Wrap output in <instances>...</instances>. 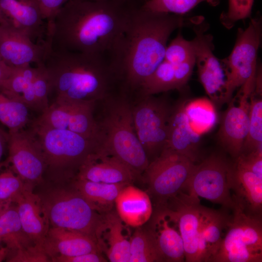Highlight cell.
Listing matches in <instances>:
<instances>
[{"mask_svg":"<svg viewBox=\"0 0 262 262\" xmlns=\"http://www.w3.org/2000/svg\"><path fill=\"white\" fill-rule=\"evenodd\" d=\"M39 196L49 227L75 230L96 242L103 213L96 211L75 189L54 188Z\"/></svg>","mask_w":262,"mask_h":262,"instance_id":"6","label":"cell"},{"mask_svg":"<svg viewBox=\"0 0 262 262\" xmlns=\"http://www.w3.org/2000/svg\"><path fill=\"white\" fill-rule=\"evenodd\" d=\"M230 189L236 199L247 212L262 215V179L235 162L233 163Z\"/></svg>","mask_w":262,"mask_h":262,"instance_id":"29","label":"cell"},{"mask_svg":"<svg viewBox=\"0 0 262 262\" xmlns=\"http://www.w3.org/2000/svg\"><path fill=\"white\" fill-rule=\"evenodd\" d=\"M49 49L46 41L35 42L9 26H0V57L11 67L44 63Z\"/></svg>","mask_w":262,"mask_h":262,"instance_id":"18","label":"cell"},{"mask_svg":"<svg viewBox=\"0 0 262 262\" xmlns=\"http://www.w3.org/2000/svg\"><path fill=\"white\" fill-rule=\"evenodd\" d=\"M128 183H106L74 178L73 187L100 213L113 210L121 190Z\"/></svg>","mask_w":262,"mask_h":262,"instance_id":"30","label":"cell"},{"mask_svg":"<svg viewBox=\"0 0 262 262\" xmlns=\"http://www.w3.org/2000/svg\"><path fill=\"white\" fill-rule=\"evenodd\" d=\"M8 161L14 171L26 183L33 186L40 182L46 164L39 142L33 132L22 130L9 132Z\"/></svg>","mask_w":262,"mask_h":262,"instance_id":"16","label":"cell"},{"mask_svg":"<svg viewBox=\"0 0 262 262\" xmlns=\"http://www.w3.org/2000/svg\"><path fill=\"white\" fill-rule=\"evenodd\" d=\"M232 217L212 262H262L261 216L244 209L233 197Z\"/></svg>","mask_w":262,"mask_h":262,"instance_id":"7","label":"cell"},{"mask_svg":"<svg viewBox=\"0 0 262 262\" xmlns=\"http://www.w3.org/2000/svg\"><path fill=\"white\" fill-rule=\"evenodd\" d=\"M2 61H3L2 60V59H1V57H0V62H2Z\"/></svg>","mask_w":262,"mask_h":262,"instance_id":"48","label":"cell"},{"mask_svg":"<svg viewBox=\"0 0 262 262\" xmlns=\"http://www.w3.org/2000/svg\"><path fill=\"white\" fill-rule=\"evenodd\" d=\"M49 260L43 249L35 245L17 250L12 253L8 259V262H46Z\"/></svg>","mask_w":262,"mask_h":262,"instance_id":"40","label":"cell"},{"mask_svg":"<svg viewBox=\"0 0 262 262\" xmlns=\"http://www.w3.org/2000/svg\"><path fill=\"white\" fill-rule=\"evenodd\" d=\"M32 186L26 183L17 174L8 170L0 173V204L7 205L16 198L27 187Z\"/></svg>","mask_w":262,"mask_h":262,"instance_id":"38","label":"cell"},{"mask_svg":"<svg viewBox=\"0 0 262 262\" xmlns=\"http://www.w3.org/2000/svg\"><path fill=\"white\" fill-rule=\"evenodd\" d=\"M204 99L186 102L185 110L192 128L198 133L212 128L216 121L213 108Z\"/></svg>","mask_w":262,"mask_h":262,"instance_id":"35","label":"cell"},{"mask_svg":"<svg viewBox=\"0 0 262 262\" xmlns=\"http://www.w3.org/2000/svg\"><path fill=\"white\" fill-rule=\"evenodd\" d=\"M165 206L171 209L177 221L183 243L185 261L198 262L199 224L203 207L198 197L180 192Z\"/></svg>","mask_w":262,"mask_h":262,"instance_id":"17","label":"cell"},{"mask_svg":"<svg viewBox=\"0 0 262 262\" xmlns=\"http://www.w3.org/2000/svg\"><path fill=\"white\" fill-rule=\"evenodd\" d=\"M192 25L196 36L192 41L200 81L213 101L226 102V76L221 60L213 54V37L205 33L207 25L201 17H196Z\"/></svg>","mask_w":262,"mask_h":262,"instance_id":"13","label":"cell"},{"mask_svg":"<svg viewBox=\"0 0 262 262\" xmlns=\"http://www.w3.org/2000/svg\"><path fill=\"white\" fill-rule=\"evenodd\" d=\"M157 208L147 229L155 242L163 262H184L183 243L172 211L166 206Z\"/></svg>","mask_w":262,"mask_h":262,"instance_id":"21","label":"cell"},{"mask_svg":"<svg viewBox=\"0 0 262 262\" xmlns=\"http://www.w3.org/2000/svg\"><path fill=\"white\" fill-rule=\"evenodd\" d=\"M235 162L262 179V149L249 153L240 154L235 159Z\"/></svg>","mask_w":262,"mask_h":262,"instance_id":"41","label":"cell"},{"mask_svg":"<svg viewBox=\"0 0 262 262\" xmlns=\"http://www.w3.org/2000/svg\"><path fill=\"white\" fill-rule=\"evenodd\" d=\"M96 103L56 97L33 125L70 131L99 142V128L94 116Z\"/></svg>","mask_w":262,"mask_h":262,"instance_id":"12","label":"cell"},{"mask_svg":"<svg viewBox=\"0 0 262 262\" xmlns=\"http://www.w3.org/2000/svg\"><path fill=\"white\" fill-rule=\"evenodd\" d=\"M115 205L122 221L132 227L143 226L149 220L152 214V203L149 195L131 184L121 190Z\"/></svg>","mask_w":262,"mask_h":262,"instance_id":"27","label":"cell"},{"mask_svg":"<svg viewBox=\"0 0 262 262\" xmlns=\"http://www.w3.org/2000/svg\"><path fill=\"white\" fill-rule=\"evenodd\" d=\"M136 5L131 0H69L47 28L45 41L53 50L109 59Z\"/></svg>","mask_w":262,"mask_h":262,"instance_id":"2","label":"cell"},{"mask_svg":"<svg viewBox=\"0 0 262 262\" xmlns=\"http://www.w3.org/2000/svg\"><path fill=\"white\" fill-rule=\"evenodd\" d=\"M262 18L251 19L245 30L239 28L234 46L229 55L221 60L226 76V102L232 98L235 90L254 73L262 37Z\"/></svg>","mask_w":262,"mask_h":262,"instance_id":"10","label":"cell"},{"mask_svg":"<svg viewBox=\"0 0 262 262\" xmlns=\"http://www.w3.org/2000/svg\"><path fill=\"white\" fill-rule=\"evenodd\" d=\"M12 253L34 245L24 231L16 206L0 209V242Z\"/></svg>","mask_w":262,"mask_h":262,"instance_id":"31","label":"cell"},{"mask_svg":"<svg viewBox=\"0 0 262 262\" xmlns=\"http://www.w3.org/2000/svg\"><path fill=\"white\" fill-rule=\"evenodd\" d=\"M195 60L192 41L186 40L179 33L167 45L164 60L174 65H179Z\"/></svg>","mask_w":262,"mask_h":262,"instance_id":"37","label":"cell"},{"mask_svg":"<svg viewBox=\"0 0 262 262\" xmlns=\"http://www.w3.org/2000/svg\"><path fill=\"white\" fill-rule=\"evenodd\" d=\"M254 0H229L227 11L221 14V23L227 29L231 28L236 22L251 16Z\"/></svg>","mask_w":262,"mask_h":262,"instance_id":"39","label":"cell"},{"mask_svg":"<svg viewBox=\"0 0 262 262\" xmlns=\"http://www.w3.org/2000/svg\"><path fill=\"white\" fill-rule=\"evenodd\" d=\"M44 64L57 98L97 102L118 90L110 61L103 56L50 49Z\"/></svg>","mask_w":262,"mask_h":262,"instance_id":"3","label":"cell"},{"mask_svg":"<svg viewBox=\"0 0 262 262\" xmlns=\"http://www.w3.org/2000/svg\"><path fill=\"white\" fill-rule=\"evenodd\" d=\"M32 131L43 153L45 173L55 176L70 177L75 173L76 175L82 164L99 145L97 140L68 130L33 125Z\"/></svg>","mask_w":262,"mask_h":262,"instance_id":"5","label":"cell"},{"mask_svg":"<svg viewBox=\"0 0 262 262\" xmlns=\"http://www.w3.org/2000/svg\"><path fill=\"white\" fill-rule=\"evenodd\" d=\"M42 249L50 260L59 256L100 252L96 242L89 236L75 230L53 227L49 228Z\"/></svg>","mask_w":262,"mask_h":262,"instance_id":"24","label":"cell"},{"mask_svg":"<svg viewBox=\"0 0 262 262\" xmlns=\"http://www.w3.org/2000/svg\"><path fill=\"white\" fill-rule=\"evenodd\" d=\"M186 101L173 105L167 145L168 147L187 157L195 163L199 160V134L192 128L185 110Z\"/></svg>","mask_w":262,"mask_h":262,"instance_id":"23","label":"cell"},{"mask_svg":"<svg viewBox=\"0 0 262 262\" xmlns=\"http://www.w3.org/2000/svg\"><path fill=\"white\" fill-rule=\"evenodd\" d=\"M100 119L97 120L99 144L126 164L136 176L143 174L149 161L136 135L131 98L120 91L100 100Z\"/></svg>","mask_w":262,"mask_h":262,"instance_id":"4","label":"cell"},{"mask_svg":"<svg viewBox=\"0 0 262 262\" xmlns=\"http://www.w3.org/2000/svg\"><path fill=\"white\" fill-rule=\"evenodd\" d=\"M260 96L262 93L253 89L250 97L248 131L240 154L262 149V100Z\"/></svg>","mask_w":262,"mask_h":262,"instance_id":"32","label":"cell"},{"mask_svg":"<svg viewBox=\"0 0 262 262\" xmlns=\"http://www.w3.org/2000/svg\"><path fill=\"white\" fill-rule=\"evenodd\" d=\"M12 69V67L8 66L3 61L0 62V89L9 77Z\"/></svg>","mask_w":262,"mask_h":262,"instance_id":"44","label":"cell"},{"mask_svg":"<svg viewBox=\"0 0 262 262\" xmlns=\"http://www.w3.org/2000/svg\"><path fill=\"white\" fill-rule=\"evenodd\" d=\"M172 108L163 96H139L131 98L135 131L149 163L167 146Z\"/></svg>","mask_w":262,"mask_h":262,"instance_id":"8","label":"cell"},{"mask_svg":"<svg viewBox=\"0 0 262 262\" xmlns=\"http://www.w3.org/2000/svg\"><path fill=\"white\" fill-rule=\"evenodd\" d=\"M28 107L23 103L11 98L0 91V122L9 132L18 131L29 120Z\"/></svg>","mask_w":262,"mask_h":262,"instance_id":"34","label":"cell"},{"mask_svg":"<svg viewBox=\"0 0 262 262\" xmlns=\"http://www.w3.org/2000/svg\"><path fill=\"white\" fill-rule=\"evenodd\" d=\"M38 0L47 29L51 25L58 12L69 0Z\"/></svg>","mask_w":262,"mask_h":262,"instance_id":"42","label":"cell"},{"mask_svg":"<svg viewBox=\"0 0 262 262\" xmlns=\"http://www.w3.org/2000/svg\"><path fill=\"white\" fill-rule=\"evenodd\" d=\"M2 24L9 26L35 42H44L47 24L38 0H0Z\"/></svg>","mask_w":262,"mask_h":262,"instance_id":"19","label":"cell"},{"mask_svg":"<svg viewBox=\"0 0 262 262\" xmlns=\"http://www.w3.org/2000/svg\"><path fill=\"white\" fill-rule=\"evenodd\" d=\"M233 163L220 154H212L195 164L185 189L188 194L232 209L230 191Z\"/></svg>","mask_w":262,"mask_h":262,"instance_id":"11","label":"cell"},{"mask_svg":"<svg viewBox=\"0 0 262 262\" xmlns=\"http://www.w3.org/2000/svg\"><path fill=\"white\" fill-rule=\"evenodd\" d=\"M2 20L1 12L0 11V26L2 24Z\"/></svg>","mask_w":262,"mask_h":262,"instance_id":"46","label":"cell"},{"mask_svg":"<svg viewBox=\"0 0 262 262\" xmlns=\"http://www.w3.org/2000/svg\"><path fill=\"white\" fill-rule=\"evenodd\" d=\"M0 91L27 107L43 112L48 106L50 85L43 65L12 67L11 72Z\"/></svg>","mask_w":262,"mask_h":262,"instance_id":"14","label":"cell"},{"mask_svg":"<svg viewBox=\"0 0 262 262\" xmlns=\"http://www.w3.org/2000/svg\"><path fill=\"white\" fill-rule=\"evenodd\" d=\"M256 73L240 87L237 104L231 100L222 118L218 133L224 149L236 159L241 153L249 125L250 97L255 86Z\"/></svg>","mask_w":262,"mask_h":262,"instance_id":"15","label":"cell"},{"mask_svg":"<svg viewBox=\"0 0 262 262\" xmlns=\"http://www.w3.org/2000/svg\"><path fill=\"white\" fill-rule=\"evenodd\" d=\"M220 0H146L142 4L145 9L182 15L202 2L216 6Z\"/></svg>","mask_w":262,"mask_h":262,"instance_id":"36","label":"cell"},{"mask_svg":"<svg viewBox=\"0 0 262 262\" xmlns=\"http://www.w3.org/2000/svg\"><path fill=\"white\" fill-rule=\"evenodd\" d=\"M195 65V60L179 65L163 60L145 81L136 96L182 89L189 81Z\"/></svg>","mask_w":262,"mask_h":262,"instance_id":"26","label":"cell"},{"mask_svg":"<svg viewBox=\"0 0 262 262\" xmlns=\"http://www.w3.org/2000/svg\"><path fill=\"white\" fill-rule=\"evenodd\" d=\"M229 221L225 214L203 206L199 224L198 262H210L215 255Z\"/></svg>","mask_w":262,"mask_h":262,"instance_id":"28","label":"cell"},{"mask_svg":"<svg viewBox=\"0 0 262 262\" xmlns=\"http://www.w3.org/2000/svg\"><path fill=\"white\" fill-rule=\"evenodd\" d=\"M8 250L6 247H1L0 248V262L2 261L7 256Z\"/></svg>","mask_w":262,"mask_h":262,"instance_id":"45","label":"cell"},{"mask_svg":"<svg viewBox=\"0 0 262 262\" xmlns=\"http://www.w3.org/2000/svg\"><path fill=\"white\" fill-rule=\"evenodd\" d=\"M55 262H105L107 260L100 252H91L75 256H57L51 259Z\"/></svg>","mask_w":262,"mask_h":262,"instance_id":"43","label":"cell"},{"mask_svg":"<svg viewBox=\"0 0 262 262\" xmlns=\"http://www.w3.org/2000/svg\"><path fill=\"white\" fill-rule=\"evenodd\" d=\"M91 0V1H105V0Z\"/></svg>","mask_w":262,"mask_h":262,"instance_id":"47","label":"cell"},{"mask_svg":"<svg viewBox=\"0 0 262 262\" xmlns=\"http://www.w3.org/2000/svg\"><path fill=\"white\" fill-rule=\"evenodd\" d=\"M22 229L33 244L42 248L49 228L42 210L39 195L27 187L15 202Z\"/></svg>","mask_w":262,"mask_h":262,"instance_id":"25","label":"cell"},{"mask_svg":"<svg viewBox=\"0 0 262 262\" xmlns=\"http://www.w3.org/2000/svg\"><path fill=\"white\" fill-rule=\"evenodd\" d=\"M195 164L168 147L149 163L143 175L157 207L165 206L170 199L185 189Z\"/></svg>","mask_w":262,"mask_h":262,"instance_id":"9","label":"cell"},{"mask_svg":"<svg viewBox=\"0 0 262 262\" xmlns=\"http://www.w3.org/2000/svg\"><path fill=\"white\" fill-rule=\"evenodd\" d=\"M113 210L102 214L96 242L100 252L111 262H130V240L127 229Z\"/></svg>","mask_w":262,"mask_h":262,"instance_id":"22","label":"cell"},{"mask_svg":"<svg viewBox=\"0 0 262 262\" xmlns=\"http://www.w3.org/2000/svg\"><path fill=\"white\" fill-rule=\"evenodd\" d=\"M193 18L155 12L136 5L109 57L119 90L136 96L163 61L167 42L176 29L192 24Z\"/></svg>","mask_w":262,"mask_h":262,"instance_id":"1","label":"cell"},{"mask_svg":"<svg viewBox=\"0 0 262 262\" xmlns=\"http://www.w3.org/2000/svg\"><path fill=\"white\" fill-rule=\"evenodd\" d=\"M134 173L100 144L79 168L75 178L106 183L131 184Z\"/></svg>","mask_w":262,"mask_h":262,"instance_id":"20","label":"cell"},{"mask_svg":"<svg viewBox=\"0 0 262 262\" xmlns=\"http://www.w3.org/2000/svg\"><path fill=\"white\" fill-rule=\"evenodd\" d=\"M163 260L147 229L139 228L130 240V262H160Z\"/></svg>","mask_w":262,"mask_h":262,"instance_id":"33","label":"cell"}]
</instances>
